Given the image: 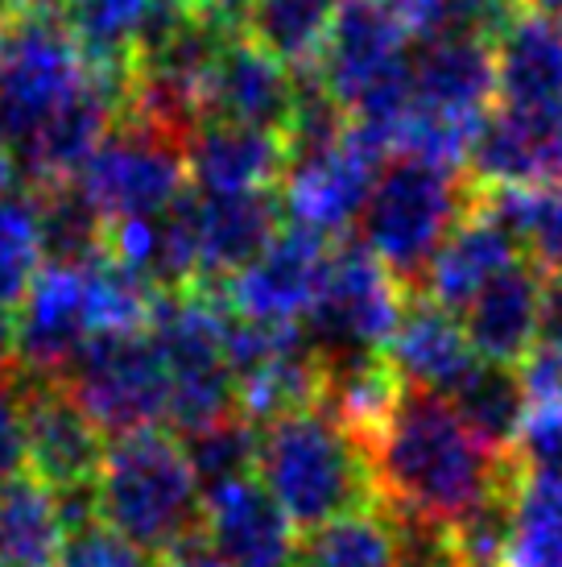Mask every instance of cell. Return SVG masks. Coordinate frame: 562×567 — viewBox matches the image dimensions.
<instances>
[{"instance_id": "cell-1", "label": "cell", "mask_w": 562, "mask_h": 567, "mask_svg": "<svg viewBox=\"0 0 562 567\" xmlns=\"http://www.w3.org/2000/svg\"><path fill=\"white\" fill-rule=\"evenodd\" d=\"M381 509L455 526L517 481V460L488 452L435 390L406 385L368 443Z\"/></svg>"}, {"instance_id": "cell-2", "label": "cell", "mask_w": 562, "mask_h": 567, "mask_svg": "<svg viewBox=\"0 0 562 567\" xmlns=\"http://www.w3.org/2000/svg\"><path fill=\"white\" fill-rule=\"evenodd\" d=\"M257 473L298 530L381 505L364 443L319 406L261 426Z\"/></svg>"}, {"instance_id": "cell-3", "label": "cell", "mask_w": 562, "mask_h": 567, "mask_svg": "<svg viewBox=\"0 0 562 567\" xmlns=\"http://www.w3.org/2000/svg\"><path fill=\"white\" fill-rule=\"evenodd\" d=\"M95 497L100 522H108L149 559L204 530V485L183 452V440L162 426L108 440Z\"/></svg>"}, {"instance_id": "cell-4", "label": "cell", "mask_w": 562, "mask_h": 567, "mask_svg": "<svg viewBox=\"0 0 562 567\" xmlns=\"http://www.w3.org/2000/svg\"><path fill=\"white\" fill-rule=\"evenodd\" d=\"M471 190L480 187L471 183V174H459V166L397 154L376 174L368 207L360 216V240L409 295H418L438 249L480 204L471 199Z\"/></svg>"}, {"instance_id": "cell-5", "label": "cell", "mask_w": 562, "mask_h": 567, "mask_svg": "<svg viewBox=\"0 0 562 567\" xmlns=\"http://www.w3.org/2000/svg\"><path fill=\"white\" fill-rule=\"evenodd\" d=\"M108 71L87 63L63 17L17 13L0 33V142L13 154ZM125 80V75H121Z\"/></svg>"}, {"instance_id": "cell-6", "label": "cell", "mask_w": 562, "mask_h": 567, "mask_svg": "<svg viewBox=\"0 0 562 567\" xmlns=\"http://www.w3.org/2000/svg\"><path fill=\"white\" fill-rule=\"evenodd\" d=\"M63 381L87 419L112 440L170 419V369L149 331L92 336Z\"/></svg>"}, {"instance_id": "cell-7", "label": "cell", "mask_w": 562, "mask_h": 567, "mask_svg": "<svg viewBox=\"0 0 562 567\" xmlns=\"http://www.w3.org/2000/svg\"><path fill=\"white\" fill-rule=\"evenodd\" d=\"M409 290L373 257L364 240H335L302 331L314 352L385 348L406 316Z\"/></svg>"}, {"instance_id": "cell-8", "label": "cell", "mask_w": 562, "mask_h": 567, "mask_svg": "<svg viewBox=\"0 0 562 567\" xmlns=\"http://www.w3.org/2000/svg\"><path fill=\"white\" fill-rule=\"evenodd\" d=\"M75 183L108 224L157 216L187 195V145L121 116Z\"/></svg>"}, {"instance_id": "cell-9", "label": "cell", "mask_w": 562, "mask_h": 567, "mask_svg": "<svg viewBox=\"0 0 562 567\" xmlns=\"http://www.w3.org/2000/svg\"><path fill=\"white\" fill-rule=\"evenodd\" d=\"M381 158L385 154L373 150L352 125L327 145L294 150L281 174V216L327 240L360 228L381 174Z\"/></svg>"}, {"instance_id": "cell-10", "label": "cell", "mask_w": 562, "mask_h": 567, "mask_svg": "<svg viewBox=\"0 0 562 567\" xmlns=\"http://www.w3.org/2000/svg\"><path fill=\"white\" fill-rule=\"evenodd\" d=\"M409 47L414 33L389 13L385 0H340L311 75L352 116L368 95L406 75Z\"/></svg>"}, {"instance_id": "cell-11", "label": "cell", "mask_w": 562, "mask_h": 567, "mask_svg": "<svg viewBox=\"0 0 562 567\" xmlns=\"http://www.w3.org/2000/svg\"><path fill=\"white\" fill-rule=\"evenodd\" d=\"M331 245L311 228L285 224L278 237L252 257L228 286H219L232 316L257 319V323H302L314 307L323 269H327Z\"/></svg>"}, {"instance_id": "cell-12", "label": "cell", "mask_w": 562, "mask_h": 567, "mask_svg": "<svg viewBox=\"0 0 562 567\" xmlns=\"http://www.w3.org/2000/svg\"><path fill=\"white\" fill-rule=\"evenodd\" d=\"M25 435H30V476H38L54 497L95 488L108 443L63 378L25 373Z\"/></svg>"}, {"instance_id": "cell-13", "label": "cell", "mask_w": 562, "mask_h": 567, "mask_svg": "<svg viewBox=\"0 0 562 567\" xmlns=\"http://www.w3.org/2000/svg\"><path fill=\"white\" fill-rule=\"evenodd\" d=\"M468 174L480 190L562 183V100L497 104L471 145Z\"/></svg>"}, {"instance_id": "cell-14", "label": "cell", "mask_w": 562, "mask_h": 567, "mask_svg": "<svg viewBox=\"0 0 562 567\" xmlns=\"http://www.w3.org/2000/svg\"><path fill=\"white\" fill-rule=\"evenodd\" d=\"M13 316L17 364L33 378H63L95 336L83 266H42Z\"/></svg>"}, {"instance_id": "cell-15", "label": "cell", "mask_w": 562, "mask_h": 567, "mask_svg": "<svg viewBox=\"0 0 562 567\" xmlns=\"http://www.w3.org/2000/svg\"><path fill=\"white\" fill-rule=\"evenodd\" d=\"M298 100H302V71L285 66L249 38H232L223 42L207 75L204 121H232L285 137Z\"/></svg>"}, {"instance_id": "cell-16", "label": "cell", "mask_w": 562, "mask_h": 567, "mask_svg": "<svg viewBox=\"0 0 562 567\" xmlns=\"http://www.w3.org/2000/svg\"><path fill=\"white\" fill-rule=\"evenodd\" d=\"M298 526L257 476L204 493V535L223 567H294Z\"/></svg>"}, {"instance_id": "cell-17", "label": "cell", "mask_w": 562, "mask_h": 567, "mask_svg": "<svg viewBox=\"0 0 562 567\" xmlns=\"http://www.w3.org/2000/svg\"><path fill=\"white\" fill-rule=\"evenodd\" d=\"M290 150L281 133L204 121L187 137V178L199 195H266L281 187Z\"/></svg>"}, {"instance_id": "cell-18", "label": "cell", "mask_w": 562, "mask_h": 567, "mask_svg": "<svg viewBox=\"0 0 562 567\" xmlns=\"http://www.w3.org/2000/svg\"><path fill=\"white\" fill-rule=\"evenodd\" d=\"M190 228L199 252V286H228L281 228L273 195H199L190 190Z\"/></svg>"}, {"instance_id": "cell-19", "label": "cell", "mask_w": 562, "mask_h": 567, "mask_svg": "<svg viewBox=\"0 0 562 567\" xmlns=\"http://www.w3.org/2000/svg\"><path fill=\"white\" fill-rule=\"evenodd\" d=\"M517 261H521V249H517L513 233L488 207V199H480L447 237V245L438 249L418 295L435 299L438 307H447V311L459 316L492 278H500L504 269H513Z\"/></svg>"}, {"instance_id": "cell-20", "label": "cell", "mask_w": 562, "mask_h": 567, "mask_svg": "<svg viewBox=\"0 0 562 567\" xmlns=\"http://www.w3.org/2000/svg\"><path fill=\"white\" fill-rule=\"evenodd\" d=\"M406 394V381L385 357V348H347V352H319V402L347 435H356L368 452L376 431L389 423Z\"/></svg>"}, {"instance_id": "cell-21", "label": "cell", "mask_w": 562, "mask_h": 567, "mask_svg": "<svg viewBox=\"0 0 562 567\" xmlns=\"http://www.w3.org/2000/svg\"><path fill=\"white\" fill-rule=\"evenodd\" d=\"M542 286L547 278L530 261H517L459 311L468 344L480 361L521 364L530 357L542 323Z\"/></svg>"}, {"instance_id": "cell-22", "label": "cell", "mask_w": 562, "mask_h": 567, "mask_svg": "<svg viewBox=\"0 0 562 567\" xmlns=\"http://www.w3.org/2000/svg\"><path fill=\"white\" fill-rule=\"evenodd\" d=\"M385 357L393 369L402 373L406 385L418 390H435V394H451L459 381L468 378V369L480 357L471 352L468 331L459 323L455 311L438 307L426 295H409L406 316L393 331V340L385 344Z\"/></svg>"}, {"instance_id": "cell-23", "label": "cell", "mask_w": 562, "mask_h": 567, "mask_svg": "<svg viewBox=\"0 0 562 567\" xmlns=\"http://www.w3.org/2000/svg\"><path fill=\"white\" fill-rule=\"evenodd\" d=\"M497 104H559L562 100V17L517 9L497 38Z\"/></svg>"}, {"instance_id": "cell-24", "label": "cell", "mask_w": 562, "mask_h": 567, "mask_svg": "<svg viewBox=\"0 0 562 567\" xmlns=\"http://www.w3.org/2000/svg\"><path fill=\"white\" fill-rule=\"evenodd\" d=\"M66 518L38 476L0 488V567H59Z\"/></svg>"}, {"instance_id": "cell-25", "label": "cell", "mask_w": 562, "mask_h": 567, "mask_svg": "<svg viewBox=\"0 0 562 567\" xmlns=\"http://www.w3.org/2000/svg\"><path fill=\"white\" fill-rule=\"evenodd\" d=\"M447 402L455 406V414L464 419L476 440L485 443L488 452L509 456L517 443V431L525 423V385L517 364H497V361H476L468 369V378L455 385Z\"/></svg>"}, {"instance_id": "cell-26", "label": "cell", "mask_w": 562, "mask_h": 567, "mask_svg": "<svg viewBox=\"0 0 562 567\" xmlns=\"http://www.w3.org/2000/svg\"><path fill=\"white\" fill-rule=\"evenodd\" d=\"M162 4L166 0H63V21L87 63L128 80L133 54Z\"/></svg>"}, {"instance_id": "cell-27", "label": "cell", "mask_w": 562, "mask_h": 567, "mask_svg": "<svg viewBox=\"0 0 562 567\" xmlns=\"http://www.w3.org/2000/svg\"><path fill=\"white\" fill-rule=\"evenodd\" d=\"M294 567H402L397 522L381 505L323 522L298 538Z\"/></svg>"}, {"instance_id": "cell-28", "label": "cell", "mask_w": 562, "mask_h": 567, "mask_svg": "<svg viewBox=\"0 0 562 567\" xmlns=\"http://www.w3.org/2000/svg\"><path fill=\"white\" fill-rule=\"evenodd\" d=\"M38 207V237L46 266H87L108 252V220L79 190L75 178L33 190Z\"/></svg>"}, {"instance_id": "cell-29", "label": "cell", "mask_w": 562, "mask_h": 567, "mask_svg": "<svg viewBox=\"0 0 562 567\" xmlns=\"http://www.w3.org/2000/svg\"><path fill=\"white\" fill-rule=\"evenodd\" d=\"M340 0H252L244 33L294 71H314Z\"/></svg>"}, {"instance_id": "cell-30", "label": "cell", "mask_w": 562, "mask_h": 567, "mask_svg": "<svg viewBox=\"0 0 562 567\" xmlns=\"http://www.w3.org/2000/svg\"><path fill=\"white\" fill-rule=\"evenodd\" d=\"M504 567H562V476L517 468Z\"/></svg>"}, {"instance_id": "cell-31", "label": "cell", "mask_w": 562, "mask_h": 567, "mask_svg": "<svg viewBox=\"0 0 562 567\" xmlns=\"http://www.w3.org/2000/svg\"><path fill=\"white\" fill-rule=\"evenodd\" d=\"M488 207L504 220L521 257L542 278H562V183L488 190Z\"/></svg>"}, {"instance_id": "cell-32", "label": "cell", "mask_w": 562, "mask_h": 567, "mask_svg": "<svg viewBox=\"0 0 562 567\" xmlns=\"http://www.w3.org/2000/svg\"><path fill=\"white\" fill-rule=\"evenodd\" d=\"M183 440V452H187L190 468L199 476L204 493L223 485H236V481H249L257 473V456H261V426L244 419L240 410L223 414L216 423L195 426Z\"/></svg>"}, {"instance_id": "cell-33", "label": "cell", "mask_w": 562, "mask_h": 567, "mask_svg": "<svg viewBox=\"0 0 562 567\" xmlns=\"http://www.w3.org/2000/svg\"><path fill=\"white\" fill-rule=\"evenodd\" d=\"M42 237L33 195H0V307H17L42 274Z\"/></svg>"}, {"instance_id": "cell-34", "label": "cell", "mask_w": 562, "mask_h": 567, "mask_svg": "<svg viewBox=\"0 0 562 567\" xmlns=\"http://www.w3.org/2000/svg\"><path fill=\"white\" fill-rule=\"evenodd\" d=\"M59 567H154L149 555L137 551L128 538H121L108 522H83L71 526L59 555Z\"/></svg>"}, {"instance_id": "cell-35", "label": "cell", "mask_w": 562, "mask_h": 567, "mask_svg": "<svg viewBox=\"0 0 562 567\" xmlns=\"http://www.w3.org/2000/svg\"><path fill=\"white\" fill-rule=\"evenodd\" d=\"M509 456L521 473H554L562 476V402H538L525 410V423L517 431Z\"/></svg>"}, {"instance_id": "cell-36", "label": "cell", "mask_w": 562, "mask_h": 567, "mask_svg": "<svg viewBox=\"0 0 562 567\" xmlns=\"http://www.w3.org/2000/svg\"><path fill=\"white\" fill-rule=\"evenodd\" d=\"M30 435H25V373H0V488L25 476Z\"/></svg>"}, {"instance_id": "cell-37", "label": "cell", "mask_w": 562, "mask_h": 567, "mask_svg": "<svg viewBox=\"0 0 562 567\" xmlns=\"http://www.w3.org/2000/svg\"><path fill=\"white\" fill-rule=\"evenodd\" d=\"M530 406L538 402H562V348L533 344V352L517 364Z\"/></svg>"}, {"instance_id": "cell-38", "label": "cell", "mask_w": 562, "mask_h": 567, "mask_svg": "<svg viewBox=\"0 0 562 567\" xmlns=\"http://www.w3.org/2000/svg\"><path fill=\"white\" fill-rule=\"evenodd\" d=\"M389 13L406 25L414 38H435L451 25V13L459 0H385Z\"/></svg>"}, {"instance_id": "cell-39", "label": "cell", "mask_w": 562, "mask_h": 567, "mask_svg": "<svg viewBox=\"0 0 562 567\" xmlns=\"http://www.w3.org/2000/svg\"><path fill=\"white\" fill-rule=\"evenodd\" d=\"M154 567H223V559H219L216 547L207 543L204 530H195V535H187L183 543H174L166 555H157Z\"/></svg>"}, {"instance_id": "cell-40", "label": "cell", "mask_w": 562, "mask_h": 567, "mask_svg": "<svg viewBox=\"0 0 562 567\" xmlns=\"http://www.w3.org/2000/svg\"><path fill=\"white\" fill-rule=\"evenodd\" d=\"M13 158H9V150H4V142H0V195H9V183H13Z\"/></svg>"}, {"instance_id": "cell-41", "label": "cell", "mask_w": 562, "mask_h": 567, "mask_svg": "<svg viewBox=\"0 0 562 567\" xmlns=\"http://www.w3.org/2000/svg\"><path fill=\"white\" fill-rule=\"evenodd\" d=\"M533 13H547V17H562V0H525Z\"/></svg>"}]
</instances>
